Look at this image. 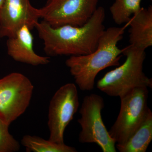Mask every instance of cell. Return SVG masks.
Segmentation results:
<instances>
[{"instance_id": "4fadbf2b", "label": "cell", "mask_w": 152, "mask_h": 152, "mask_svg": "<svg viewBox=\"0 0 152 152\" xmlns=\"http://www.w3.org/2000/svg\"><path fill=\"white\" fill-rule=\"evenodd\" d=\"M21 144L26 148L27 152H77L75 148L67 145L65 143H57L36 136H24L22 139Z\"/></svg>"}, {"instance_id": "5bb4252c", "label": "cell", "mask_w": 152, "mask_h": 152, "mask_svg": "<svg viewBox=\"0 0 152 152\" xmlns=\"http://www.w3.org/2000/svg\"><path fill=\"white\" fill-rule=\"evenodd\" d=\"M142 0H115L110 8L114 22L121 25L128 23L131 18L140 10Z\"/></svg>"}, {"instance_id": "7c38bea8", "label": "cell", "mask_w": 152, "mask_h": 152, "mask_svg": "<svg viewBox=\"0 0 152 152\" xmlns=\"http://www.w3.org/2000/svg\"><path fill=\"white\" fill-rule=\"evenodd\" d=\"M152 140V112L149 109L140 126L125 142L116 144L120 152H145Z\"/></svg>"}, {"instance_id": "5b68a950", "label": "cell", "mask_w": 152, "mask_h": 152, "mask_svg": "<svg viewBox=\"0 0 152 152\" xmlns=\"http://www.w3.org/2000/svg\"><path fill=\"white\" fill-rule=\"evenodd\" d=\"M148 88L140 87L120 98L119 113L108 131L116 144L126 141L143 121L149 109L148 106Z\"/></svg>"}, {"instance_id": "8992f818", "label": "cell", "mask_w": 152, "mask_h": 152, "mask_svg": "<svg viewBox=\"0 0 152 152\" xmlns=\"http://www.w3.org/2000/svg\"><path fill=\"white\" fill-rule=\"evenodd\" d=\"M34 88L29 79L20 73L0 79V118L9 126L28 108Z\"/></svg>"}, {"instance_id": "277c9868", "label": "cell", "mask_w": 152, "mask_h": 152, "mask_svg": "<svg viewBox=\"0 0 152 152\" xmlns=\"http://www.w3.org/2000/svg\"><path fill=\"white\" fill-rule=\"evenodd\" d=\"M104 107L103 98L91 94L84 98L77 121L81 127L79 141L81 143L97 144L103 152H116V142L109 134L102 119Z\"/></svg>"}, {"instance_id": "e0dca14e", "label": "cell", "mask_w": 152, "mask_h": 152, "mask_svg": "<svg viewBox=\"0 0 152 152\" xmlns=\"http://www.w3.org/2000/svg\"><path fill=\"white\" fill-rule=\"evenodd\" d=\"M151 1H152V0H151Z\"/></svg>"}, {"instance_id": "6da1fadb", "label": "cell", "mask_w": 152, "mask_h": 152, "mask_svg": "<svg viewBox=\"0 0 152 152\" xmlns=\"http://www.w3.org/2000/svg\"><path fill=\"white\" fill-rule=\"evenodd\" d=\"M104 9L98 7L92 16L81 26L65 25L53 27L42 20L36 25L44 50L48 57L83 56L95 51L105 30Z\"/></svg>"}, {"instance_id": "9c48e42d", "label": "cell", "mask_w": 152, "mask_h": 152, "mask_svg": "<svg viewBox=\"0 0 152 152\" xmlns=\"http://www.w3.org/2000/svg\"><path fill=\"white\" fill-rule=\"evenodd\" d=\"M39 19V9L29 0H5L0 11V38L13 37L25 25L32 30Z\"/></svg>"}, {"instance_id": "52a82bcc", "label": "cell", "mask_w": 152, "mask_h": 152, "mask_svg": "<svg viewBox=\"0 0 152 152\" xmlns=\"http://www.w3.org/2000/svg\"><path fill=\"white\" fill-rule=\"evenodd\" d=\"M99 0H48L39 9L40 18L53 27L81 26L92 16Z\"/></svg>"}, {"instance_id": "9a60e30c", "label": "cell", "mask_w": 152, "mask_h": 152, "mask_svg": "<svg viewBox=\"0 0 152 152\" xmlns=\"http://www.w3.org/2000/svg\"><path fill=\"white\" fill-rule=\"evenodd\" d=\"M9 126L0 118V152H15L20 150V144L9 132Z\"/></svg>"}, {"instance_id": "8fae6325", "label": "cell", "mask_w": 152, "mask_h": 152, "mask_svg": "<svg viewBox=\"0 0 152 152\" xmlns=\"http://www.w3.org/2000/svg\"><path fill=\"white\" fill-rule=\"evenodd\" d=\"M130 45L145 50L152 46V6L141 8L128 23Z\"/></svg>"}, {"instance_id": "ba28073f", "label": "cell", "mask_w": 152, "mask_h": 152, "mask_svg": "<svg viewBox=\"0 0 152 152\" xmlns=\"http://www.w3.org/2000/svg\"><path fill=\"white\" fill-rule=\"evenodd\" d=\"M79 107L78 94L75 84L68 83L57 90L49 105V140L57 143H64L65 131L73 119Z\"/></svg>"}, {"instance_id": "3957f363", "label": "cell", "mask_w": 152, "mask_h": 152, "mask_svg": "<svg viewBox=\"0 0 152 152\" xmlns=\"http://www.w3.org/2000/svg\"><path fill=\"white\" fill-rule=\"evenodd\" d=\"M126 57L122 65L108 72L97 83V88L110 96L121 98L134 89L152 88L151 79L143 71L145 50L128 46L122 49Z\"/></svg>"}, {"instance_id": "30bf717a", "label": "cell", "mask_w": 152, "mask_h": 152, "mask_svg": "<svg viewBox=\"0 0 152 152\" xmlns=\"http://www.w3.org/2000/svg\"><path fill=\"white\" fill-rule=\"evenodd\" d=\"M31 30L25 25L15 35L7 38L8 54L15 61L33 66L45 65L50 63L49 57L42 56L34 50V37Z\"/></svg>"}, {"instance_id": "2e32d148", "label": "cell", "mask_w": 152, "mask_h": 152, "mask_svg": "<svg viewBox=\"0 0 152 152\" xmlns=\"http://www.w3.org/2000/svg\"><path fill=\"white\" fill-rule=\"evenodd\" d=\"M5 0H0V11L2 8V7L3 5L4 2Z\"/></svg>"}, {"instance_id": "7a4b0ae2", "label": "cell", "mask_w": 152, "mask_h": 152, "mask_svg": "<svg viewBox=\"0 0 152 152\" xmlns=\"http://www.w3.org/2000/svg\"><path fill=\"white\" fill-rule=\"evenodd\" d=\"M127 26L108 28L100 37L95 51L83 56H70L66 60V66L81 91L94 89L95 79L101 71L120 65L122 49H119L118 45L122 39Z\"/></svg>"}]
</instances>
